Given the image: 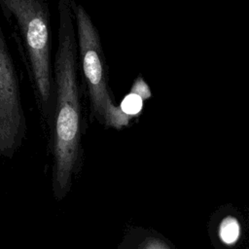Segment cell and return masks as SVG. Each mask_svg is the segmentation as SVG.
I'll return each mask as SVG.
<instances>
[{
	"label": "cell",
	"mask_w": 249,
	"mask_h": 249,
	"mask_svg": "<svg viewBox=\"0 0 249 249\" xmlns=\"http://www.w3.org/2000/svg\"><path fill=\"white\" fill-rule=\"evenodd\" d=\"M57 48L53 62V153L58 192L65 191L73 172L82 135V107L77 78L78 42L71 0H57Z\"/></svg>",
	"instance_id": "6da1fadb"
},
{
	"label": "cell",
	"mask_w": 249,
	"mask_h": 249,
	"mask_svg": "<svg viewBox=\"0 0 249 249\" xmlns=\"http://www.w3.org/2000/svg\"><path fill=\"white\" fill-rule=\"evenodd\" d=\"M0 6L18 25L28 54L41 113L53 126V75L51 68L50 14L46 0H0Z\"/></svg>",
	"instance_id": "7a4b0ae2"
},
{
	"label": "cell",
	"mask_w": 249,
	"mask_h": 249,
	"mask_svg": "<svg viewBox=\"0 0 249 249\" xmlns=\"http://www.w3.org/2000/svg\"><path fill=\"white\" fill-rule=\"evenodd\" d=\"M78 52L89 92L92 114L96 120L113 128L125 126L131 116L116 104L108 87L105 59L98 31L86 9L71 0Z\"/></svg>",
	"instance_id": "3957f363"
},
{
	"label": "cell",
	"mask_w": 249,
	"mask_h": 249,
	"mask_svg": "<svg viewBox=\"0 0 249 249\" xmlns=\"http://www.w3.org/2000/svg\"><path fill=\"white\" fill-rule=\"evenodd\" d=\"M25 128L18 77L0 26V155L16 150Z\"/></svg>",
	"instance_id": "277c9868"
},
{
	"label": "cell",
	"mask_w": 249,
	"mask_h": 249,
	"mask_svg": "<svg viewBox=\"0 0 249 249\" xmlns=\"http://www.w3.org/2000/svg\"><path fill=\"white\" fill-rule=\"evenodd\" d=\"M219 236L227 245L234 244L240 236V224L231 216L224 218L219 227Z\"/></svg>",
	"instance_id": "5b68a950"
},
{
	"label": "cell",
	"mask_w": 249,
	"mask_h": 249,
	"mask_svg": "<svg viewBox=\"0 0 249 249\" xmlns=\"http://www.w3.org/2000/svg\"><path fill=\"white\" fill-rule=\"evenodd\" d=\"M140 249H169L161 240L156 238L147 239Z\"/></svg>",
	"instance_id": "8992f818"
}]
</instances>
